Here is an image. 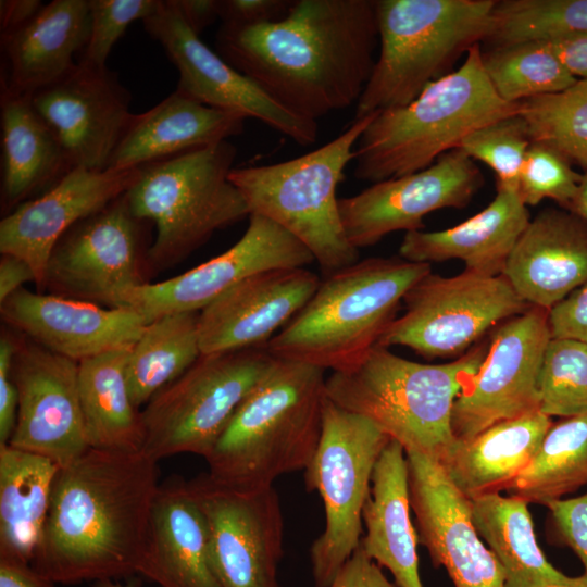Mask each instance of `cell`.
I'll return each instance as SVG.
<instances>
[{"label":"cell","mask_w":587,"mask_h":587,"mask_svg":"<svg viewBox=\"0 0 587 587\" xmlns=\"http://www.w3.org/2000/svg\"><path fill=\"white\" fill-rule=\"evenodd\" d=\"M378 41L376 0H294L279 20L222 25L216 43L276 102L317 122L357 105Z\"/></svg>","instance_id":"cell-1"},{"label":"cell","mask_w":587,"mask_h":587,"mask_svg":"<svg viewBox=\"0 0 587 587\" xmlns=\"http://www.w3.org/2000/svg\"><path fill=\"white\" fill-rule=\"evenodd\" d=\"M159 486L145 452L89 448L57 473L33 570L51 587L137 574Z\"/></svg>","instance_id":"cell-2"},{"label":"cell","mask_w":587,"mask_h":587,"mask_svg":"<svg viewBox=\"0 0 587 587\" xmlns=\"http://www.w3.org/2000/svg\"><path fill=\"white\" fill-rule=\"evenodd\" d=\"M325 370L273 358L204 458L214 484L253 494L304 471L322 433Z\"/></svg>","instance_id":"cell-3"},{"label":"cell","mask_w":587,"mask_h":587,"mask_svg":"<svg viewBox=\"0 0 587 587\" xmlns=\"http://www.w3.org/2000/svg\"><path fill=\"white\" fill-rule=\"evenodd\" d=\"M488 341H478L448 363H419L375 346L355 365L332 372L327 398L374 422L405 452L441 462L457 442L454 402L482 365Z\"/></svg>","instance_id":"cell-4"},{"label":"cell","mask_w":587,"mask_h":587,"mask_svg":"<svg viewBox=\"0 0 587 587\" xmlns=\"http://www.w3.org/2000/svg\"><path fill=\"white\" fill-rule=\"evenodd\" d=\"M492 87L479 45L461 66L404 107L376 113L354 149V176L372 184L422 171L474 130L517 114Z\"/></svg>","instance_id":"cell-5"},{"label":"cell","mask_w":587,"mask_h":587,"mask_svg":"<svg viewBox=\"0 0 587 587\" xmlns=\"http://www.w3.org/2000/svg\"><path fill=\"white\" fill-rule=\"evenodd\" d=\"M430 272V264L401 257L357 261L321 280L264 348L273 358L345 371L377 346L405 294Z\"/></svg>","instance_id":"cell-6"},{"label":"cell","mask_w":587,"mask_h":587,"mask_svg":"<svg viewBox=\"0 0 587 587\" xmlns=\"http://www.w3.org/2000/svg\"><path fill=\"white\" fill-rule=\"evenodd\" d=\"M497 0H376L378 55L353 121L412 102L484 41Z\"/></svg>","instance_id":"cell-7"},{"label":"cell","mask_w":587,"mask_h":587,"mask_svg":"<svg viewBox=\"0 0 587 587\" xmlns=\"http://www.w3.org/2000/svg\"><path fill=\"white\" fill-rule=\"evenodd\" d=\"M237 150L228 140L139 166L126 192L133 213L155 226L149 271L183 261L218 229L246 216V201L230 182Z\"/></svg>","instance_id":"cell-8"},{"label":"cell","mask_w":587,"mask_h":587,"mask_svg":"<svg viewBox=\"0 0 587 587\" xmlns=\"http://www.w3.org/2000/svg\"><path fill=\"white\" fill-rule=\"evenodd\" d=\"M376 113L352 121L334 140L298 158L233 168L230 182L250 214L264 216L302 242L325 276L359 261L339 213L337 187L357 142Z\"/></svg>","instance_id":"cell-9"},{"label":"cell","mask_w":587,"mask_h":587,"mask_svg":"<svg viewBox=\"0 0 587 587\" xmlns=\"http://www.w3.org/2000/svg\"><path fill=\"white\" fill-rule=\"evenodd\" d=\"M390 439L374 422L326 396L321 438L304 470L305 488L319 492L325 514L323 532L310 547L314 587H329L360 546L373 472Z\"/></svg>","instance_id":"cell-10"},{"label":"cell","mask_w":587,"mask_h":587,"mask_svg":"<svg viewBox=\"0 0 587 587\" xmlns=\"http://www.w3.org/2000/svg\"><path fill=\"white\" fill-rule=\"evenodd\" d=\"M272 360L264 347L201 354L145 405L141 451L204 459Z\"/></svg>","instance_id":"cell-11"},{"label":"cell","mask_w":587,"mask_h":587,"mask_svg":"<svg viewBox=\"0 0 587 587\" xmlns=\"http://www.w3.org/2000/svg\"><path fill=\"white\" fill-rule=\"evenodd\" d=\"M404 312L382 335L377 346H401L432 360L459 358L488 329L532 305L503 274L464 270L445 277L432 272L405 294Z\"/></svg>","instance_id":"cell-12"},{"label":"cell","mask_w":587,"mask_h":587,"mask_svg":"<svg viewBox=\"0 0 587 587\" xmlns=\"http://www.w3.org/2000/svg\"><path fill=\"white\" fill-rule=\"evenodd\" d=\"M137 217L126 192L77 222L54 245L41 292L126 309V299L148 284L149 227Z\"/></svg>","instance_id":"cell-13"},{"label":"cell","mask_w":587,"mask_h":587,"mask_svg":"<svg viewBox=\"0 0 587 587\" xmlns=\"http://www.w3.org/2000/svg\"><path fill=\"white\" fill-rule=\"evenodd\" d=\"M550 339L548 311L536 307L497 326L482 365L454 402L451 426L457 440L539 411L538 377Z\"/></svg>","instance_id":"cell-14"},{"label":"cell","mask_w":587,"mask_h":587,"mask_svg":"<svg viewBox=\"0 0 587 587\" xmlns=\"http://www.w3.org/2000/svg\"><path fill=\"white\" fill-rule=\"evenodd\" d=\"M142 23L177 68V91L202 104L259 120L300 146L316 141L317 122L280 105L253 79L212 51L187 25L172 0H162L158 11Z\"/></svg>","instance_id":"cell-15"},{"label":"cell","mask_w":587,"mask_h":587,"mask_svg":"<svg viewBox=\"0 0 587 587\" xmlns=\"http://www.w3.org/2000/svg\"><path fill=\"white\" fill-rule=\"evenodd\" d=\"M188 485L208 522L210 561L220 587H283L284 517L275 487L241 494L205 474Z\"/></svg>","instance_id":"cell-16"},{"label":"cell","mask_w":587,"mask_h":587,"mask_svg":"<svg viewBox=\"0 0 587 587\" xmlns=\"http://www.w3.org/2000/svg\"><path fill=\"white\" fill-rule=\"evenodd\" d=\"M483 184V174L474 160L453 149L422 171L382 180L354 196L340 198L345 234L359 250L394 232L422 230L427 214L466 207Z\"/></svg>","instance_id":"cell-17"},{"label":"cell","mask_w":587,"mask_h":587,"mask_svg":"<svg viewBox=\"0 0 587 587\" xmlns=\"http://www.w3.org/2000/svg\"><path fill=\"white\" fill-rule=\"evenodd\" d=\"M11 375L18 391L12 447L40 454L59 467L88 449L78 388V362L21 334Z\"/></svg>","instance_id":"cell-18"},{"label":"cell","mask_w":587,"mask_h":587,"mask_svg":"<svg viewBox=\"0 0 587 587\" xmlns=\"http://www.w3.org/2000/svg\"><path fill=\"white\" fill-rule=\"evenodd\" d=\"M309 249L275 222L257 214L239 240L222 254L175 277L145 284L126 299V309L149 323L171 313L200 312L245 278L275 268L305 267Z\"/></svg>","instance_id":"cell-19"},{"label":"cell","mask_w":587,"mask_h":587,"mask_svg":"<svg viewBox=\"0 0 587 587\" xmlns=\"http://www.w3.org/2000/svg\"><path fill=\"white\" fill-rule=\"evenodd\" d=\"M58 136L72 167L103 171L133 116L130 97L107 66L78 62L30 96Z\"/></svg>","instance_id":"cell-20"},{"label":"cell","mask_w":587,"mask_h":587,"mask_svg":"<svg viewBox=\"0 0 587 587\" xmlns=\"http://www.w3.org/2000/svg\"><path fill=\"white\" fill-rule=\"evenodd\" d=\"M405 453L419 542L434 565L444 566L455 587H505L498 560L475 528L470 500L437 460Z\"/></svg>","instance_id":"cell-21"},{"label":"cell","mask_w":587,"mask_h":587,"mask_svg":"<svg viewBox=\"0 0 587 587\" xmlns=\"http://www.w3.org/2000/svg\"><path fill=\"white\" fill-rule=\"evenodd\" d=\"M139 167L103 171L74 167L38 197L3 216L0 252L29 263L42 291L46 265L57 241L77 222L101 210L128 191Z\"/></svg>","instance_id":"cell-22"},{"label":"cell","mask_w":587,"mask_h":587,"mask_svg":"<svg viewBox=\"0 0 587 587\" xmlns=\"http://www.w3.org/2000/svg\"><path fill=\"white\" fill-rule=\"evenodd\" d=\"M321 283L307 267L275 268L236 284L199 312L202 354L264 347Z\"/></svg>","instance_id":"cell-23"},{"label":"cell","mask_w":587,"mask_h":587,"mask_svg":"<svg viewBox=\"0 0 587 587\" xmlns=\"http://www.w3.org/2000/svg\"><path fill=\"white\" fill-rule=\"evenodd\" d=\"M0 312L9 327L78 363L133 346L148 324L133 310L108 309L24 287L0 304Z\"/></svg>","instance_id":"cell-24"},{"label":"cell","mask_w":587,"mask_h":587,"mask_svg":"<svg viewBox=\"0 0 587 587\" xmlns=\"http://www.w3.org/2000/svg\"><path fill=\"white\" fill-rule=\"evenodd\" d=\"M529 305L550 311L587 282V221L547 209L529 221L502 273Z\"/></svg>","instance_id":"cell-25"},{"label":"cell","mask_w":587,"mask_h":587,"mask_svg":"<svg viewBox=\"0 0 587 587\" xmlns=\"http://www.w3.org/2000/svg\"><path fill=\"white\" fill-rule=\"evenodd\" d=\"M137 574L159 587H220L210 561V533L188 480L160 484Z\"/></svg>","instance_id":"cell-26"},{"label":"cell","mask_w":587,"mask_h":587,"mask_svg":"<svg viewBox=\"0 0 587 587\" xmlns=\"http://www.w3.org/2000/svg\"><path fill=\"white\" fill-rule=\"evenodd\" d=\"M90 34L88 0H53L18 28L1 34V90L32 96L77 64Z\"/></svg>","instance_id":"cell-27"},{"label":"cell","mask_w":587,"mask_h":587,"mask_svg":"<svg viewBox=\"0 0 587 587\" xmlns=\"http://www.w3.org/2000/svg\"><path fill=\"white\" fill-rule=\"evenodd\" d=\"M529 221L527 208L517 192L496 188L495 199L484 210L457 226L407 232L399 255L407 261L428 264L461 260L466 271L501 275Z\"/></svg>","instance_id":"cell-28"},{"label":"cell","mask_w":587,"mask_h":587,"mask_svg":"<svg viewBox=\"0 0 587 587\" xmlns=\"http://www.w3.org/2000/svg\"><path fill=\"white\" fill-rule=\"evenodd\" d=\"M246 120L175 90L150 110L133 114L108 168H136L227 140L242 132Z\"/></svg>","instance_id":"cell-29"},{"label":"cell","mask_w":587,"mask_h":587,"mask_svg":"<svg viewBox=\"0 0 587 587\" xmlns=\"http://www.w3.org/2000/svg\"><path fill=\"white\" fill-rule=\"evenodd\" d=\"M411 511L407 453L398 441L390 439L373 472L360 546L369 558L391 573L398 587H423L419 537Z\"/></svg>","instance_id":"cell-30"},{"label":"cell","mask_w":587,"mask_h":587,"mask_svg":"<svg viewBox=\"0 0 587 587\" xmlns=\"http://www.w3.org/2000/svg\"><path fill=\"white\" fill-rule=\"evenodd\" d=\"M551 425L540 411L501 421L469 440H457L439 463L469 500L500 494L529 465Z\"/></svg>","instance_id":"cell-31"},{"label":"cell","mask_w":587,"mask_h":587,"mask_svg":"<svg viewBox=\"0 0 587 587\" xmlns=\"http://www.w3.org/2000/svg\"><path fill=\"white\" fill-rule=\"evenodd\" d=\"M1 205L7 215L46 191L73 167L30 96L1 90Z\"/></svg>","instance_id":"cell-32"},{"label":"cell","mask_w":587,"mask_h":587,"mask_svg":"<svg viewBox=\"0 0 587 587\" xmlns=\"http://www.w3.org/2000/svg\"><path fill=\"white\" fill-rule=\"evenodd\" d=\"M475 528L498 560L505 587H587V575L572 577L545 557L535 536L528 503L491 494L470 500Z\"/></svg>","instance_id":"cell-33"},{"label":"cell","mask_w":587,"mask_h":587,"mask_svg":"<svg viewBox=\"0 0 587 587\" xmlns=\"http://www.w3.org/2000/svg\"><path fill=\"white\" fill-rule=\"evenodd\" d=\"M130 347L78 363V388L89 448L125 452L142 450L141 411L134 404L126 377Z\"/></svg>","instance_id":"cell-34"},{"label":"cell","mask_w":587,"mask_h":587,"mask_svg":"<svg viewBox=\"0 0 587 587\" xmlns=\"http://www.w3.org/2000/svg\"><path fill=\"white\" fill-rule=\"evenodd\" d=\"M59 469L46 457L0 444V557L32 562Z\"/></svg>","instance_id":"cell-35"},{"label":"cell","mask_w":587,"mask_h":587,"mask_svg":"<svg viewBox=\"0 0 587 587\" xmlns=\"http://www.w3.org/2000/svg\"><path fill=\"white\" fill-rule=\"evenodd\" d=\"M199 312H178L149 322L133 345L126 377L134 404L146 405L202 354Z\"/></svg>","instance_id":"cell-36"},{"label":"cell","mask_w":587,"mask_h":587,"mask_svg":"<svg viewBox=\"0 0 587 587\" xmlns=\"http://www.w3.org/2000/svg\"><path fill=\"white\" fill-rule=\"evenodd\" d=\"M586 484L587 414H582L550 426L532 462L507 491L546 505Z\"/></svg>","instance_id":"cell-37"},{"label":"cell","mask_w":587,"mask_h":587,"mask_svg":"<svg viewBox=\"0 0 587 587\" xmlns=\"http://www.w3.org/2000/svg\"><path fill=\"white\" fill-rule=\"evenodd\" d=\"M483 64L496 92L508 102L559 92L578 80L560 63L547 40L491 48L483 53Z\"/></svg>","instance_id":"cell-38"},{"label":"cell","mask_w":587,"mask_h":587,"mask_svg":"<svg viewBox=\"0 0 587 587\" xmlns=\"http://www.w3.org/2000/svg\"><path fill=\"white\" fill-rule=\"evenodd\" d=\"M532 143L551 148L587 170V79L554 93L519 102Z\"/></svg>","instance_id":"cell-39"},{"label":"cell","mask_w":587,"mask_h":587,"mask_svg":"<svg viewBox=\"0 0 587 587\" xmlns=\"http://www.w3.org/2000/svg\"><path fill=\"white\" fill-rule=\"evenodd\" d=\"M587 33V0H500L484 41L492 48Z\"/></svg>","instance_id":"cell-40"},{"label":"cell","mask_w":587,"mask_h":587,"mask_svg":"<svg viewBox=\"0 0 587 587\" xmlns=\"http://www.w3.org/2000/svg\"><path fill=\"white\" fill-rule=\"evenodd\" d=\"M539 411L551 417L587 414V344L551 338L538 377Z\"/></svg>","instance_id":"cell-41"},{"label":"cell","mask_w":587,"mask_h":587,"mask_svg":"<svg viewBox=\"0 0 587 587\" xmlns=\"http://www.w3.org/2000/svg\"><path fill=\"white\" fill-rule=\"evenodd\" d=\"M530 145L526 124L515 114L474 130L458 149L472 160L487 164L496 173L497 188L517 192L522 165Z\"/></svg>","instance_id":"cell-42"},{"label":"cell","mask_w":587,"mask_h":587,"mask_svg":"<svg viewBox=\"0 0 587 587\" xmlns=\"http://www.w3.org/2000/svg\"><path fill=\"white\" fill-rule=\"evenodd\" d=\"M580 180L582 174L564 157L549 147L532 143L522 165L517 195L526 207L551 199L567 210Z\"/></svg>","instance_id":"cell-43"},{"label":"cell","mask_w":587,"mask_h":587,"mask_svg":"<svg viewBox=\"0 0 587 587\" xmlns=\"http://www.w3.org/2000/svg\"><path fill=\"white\" fill-rule=\"evenodd\" d=\"M161 1L88 0L90 34L79 62L95 67H105L112 47L129 24L151 16L160 8Z\"/></svg>","instance_id":"cell-44"},{"label":"cell","mask_w":587,"mask_h":587,"mask_svg":"<svg viewBox=\"0 0 587 587\" xmlns=\"http://www.w3.org/2000/svg\"><path fill=\"white\" fill-rule=\"evenodd\" d=\"M546 507L558 537L579 558L587 575V492Z\"/></svg>","instance_id":"cell-45"},{"label":"cell","mask_w":587,"mask_h":587,"mask_svg":"<svg viewBox=\"0 0 587 587\" xmlns=\"http://www.w3.org/2000/svg\"><path fill=\"white\" fill-rule=\"evenodd\" d=\"M551 338L587 344V282L548 312Z\"/></svg>","instance_id":"cell-46"},{"label":"cell","mask_w":587,"mask_h":587,"mask_svg":"<svg viewBox=\"0 0 587 587\" xmlns=\"http://www.w3.org/2000/svg\"><path fill=\"white\" fill-rule=\"evenodd\" d=\"M17 337L5 332L0 337V444H8L16 424L18 391L11 375Z\"/></svg>","instance_id":"cell-47"},{"label":"cell","mask_w":587,"mask_h":587,"mask_svg":"<svg viewBox=\"0 0 587 587\" xmlns=\"http://www.w3.org/2000/svg\"><path fill=\"white\" fill-rule=\"evenodd\" d=\"M291 4V0H218V16L223 25L250 26L282 18Z\"/></svg>","instance_id":"cell-48"},{"label":"cell","mask_w":587,"mask_h":587,"mask_svg":"<svg viewBox=\"0 0 587 587\" xmlns=\"http://www.w3.org/2000/svg\"><path fill=\"white\" fill-rule=\"evenodd\" d=\"M329 587H398L390 582L374 560L361 546L341 566Z\"/></svg>","instance_id":"cell-49"},{"label":"cell","mask_w":587,"mask_h":587,"mask_svg":"<svg viewBox=\"0 0 587 587\" xmlns=\"http://www.w3.org/2000/svg\"><path fill=\"white\" fill-rule=\"evenodd\" d=\"M564 68L576 79H587V33L547 40Z\"/></svg>","instance_id":"cell-50"},{"label":"cell","mask_w":587,"mask_h":587,"mask_svg":"<svg viewBox=\"0 0 587 587\" xmlns=\"http://www.w3.org/2000/svg\"><path fill=\"white\" fill-rule=\"evenodd\" d=\"M30 280L36 283V275L27 261L14 254H1L0 304Z\"/></svg>","instance_id":"cell-51"},{"label":"cell","mask_w":587,"mask_h":587,"mask_svg":"<svg viewBox=\"0 0 587 587\" xmlns=\"http://www.w3.org/2000/svg\"><path fill=\"white\" fill-rule=\"evenodd\" d=\"M0 587H51L33 570L30 563L0 557Z\"/></svg>","instance_id":"cell-52"},{"label":"cell","mask_w":587,"mask_h":587,"mask_svg":"<svg viewBox=\"0 0 587 587\" xmlns=\"http://www.w3.org/2000/svg\"><path fill=\"white\" fill-rule=\"evenodd\" d=\"M187 25L200 34L218 16V0H172Z\"/></svg>","instance_id":"cell-53"},{"label":"cell","mask_w":587,"mask_h":587,"mask_svg":"<svg viewBox=\"0 0 587 587\" xmlns=\"http://www.w3.org/2000/svg\"><path fill=\"white\" fill-rule=\"evenodd\" d=\"M43 7L40 0H1V34L14 30L30 21Z\"/></svg>","instance_id":"cell-54"},{"label":"cell","mask_w":587,"mask_h":587,"mask_svg":"<svg viewBox=\"0 0 587 587\" xmlns=\"http://www.w3.org/2000/svg\"><path fill=\"white\" fill-rule=\"evenodd\" d=\"M567 210L587 221V170L582 173L578 191Z\"/></svg>","instance_id":"cell-55"},{"label":"cell","mask_w":587,"mask_h":587,"mask_svg":"<svg viewBox=\"0 0 587 587\" xmlns=\"http://www.w3.org/2000/svg\"><path fill=\"white\" fill-rule=\"evenodd\" d=\"M95 587H134V586L122 584L118 579H107V580L95 583Z\"/></svg>","instance_id":"cell-56"},{"label":"cell","mask_w":587,"mask_h":587,"mask_svg":"<svg viewBox=\"0 0 587 587\" xmlns=\"http://www.w3.org/2000/svg\"><path fill=\"white\" fill-rule=\"evenodd\" d=\"M549 587H565V586H557V585H554V586H549Z\"/></svg>","instance_id":"cell-57"}]
</instances>
